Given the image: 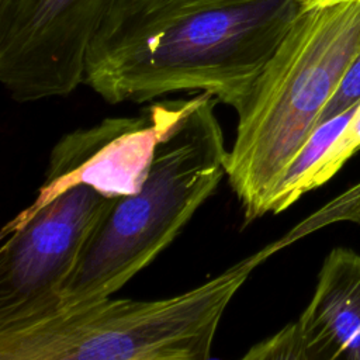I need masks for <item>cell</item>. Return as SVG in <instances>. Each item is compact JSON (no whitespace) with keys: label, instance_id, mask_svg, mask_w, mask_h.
I'll use <instances>...</instances> for the list:
<instances>
[{"label":"cell","instance_id":"1","mask_svg":"<svg viewBox=\"0 0 360 360\" xmlns=\"http://www.w3.org/2000/svg\"><path fill=\"white\" fill-rule=\"evenodd\" d=\"M301 10L298 0H118L83 83L108 104L193 91L238 114Z\"/></svg>","mask_w":360,"mask_h":360},{"label":"cell","instance_id":"2","mask_svg":"<svg viewBox=\"0 0 360 360\" xmlns=\"http://www.w3.org/2000/svg\"><path fill=\"white\" fill-rule=\"evenodd\" d=\"M166 101L142 187L114 201L52 309L122 288L176 239L226 176L229 149L215 114L219 101L210 93Z\"/></svg>","mask_w":360,"mask_h":360},{"label":"cell","instance_id":"3","mask_svg":"<svg viewBox=\"0 0 360 360\" xmlns=\"http://www.w3.org/2000/svg\"><path fill=\"white\" fill-rule=\"evenodd\" d=\"M360 51V0L302 8L238 112L226 179L245 222L267 214L285 169Z\"/></svg>","mask_w":360,"mask_h":360},{"label":"cell","instance_id":"4","mask_svg":"<svg viewBox=\"0 0 360 360\" xmlns=\"http://www.w3.org/2000/svg\"><path fill=\"white\" fill-rule=\"evenodd\" d=\"M281 239L211 280L160 300L103 297L0 326L1 360H202L222 315Z\"/></svg>","mask_w":360,"mask_h":360},{"label":"cell","instance_id":"5","mask_svg":"<svg viewBox=\"0 0 360 360\" xmlns=\"http://www.w3.org/2000/svg\"><path fill=\"white\" fill-rule=\"evenodd\" d=\"M117 198L90 184L20 211L0 233V326L51 311L90 236Z\"/></svg>","mask_w":360,"mask_h":360},{"label":"cell","instance_id":"6","mask_svg":"<svg viewBox=\"0 0 360 360\" xmlns=\"http://www.w3.org/2000/svg\"><path fill=\"white\" fill-rule=\"evenodd\" d=\"M118 0H0V82L18 103L65 97Z\"/></svg>","mask_w":360,"mask_h":360},{"label":"cell","instance_id":"7","mask_svg":"<svg viewBox=\"0 0 360 360\" xmlns=\"http://www.w3.org/2000/svg\"><path fill=\"white\" fill-rule=\"evenodd\" d=\"M166 107V100L152 103L139 115L110 117L65 134L49 155L37 197L22 211H34L82 183L115 198L136 193L149 170Z\"/></svg>","mask_w":360,"mask_h":360},{"label":"cell","instance_id":"8","mask_svg":"<svg viewBox=\"0 0 360 360\" xmlns=\"http://www.w3.org/2000/svg\"><path fill=\"white\" fill-rule=\"evenodd\" d=\"M249 360H360V255L335 248L295 322L243 354Z\"/></svg>","mask_w":360,"mask_h":360},{"label":"cell","instance_id":"9","mask_svg":"<svg viewBox=\"0 0 360 360\" xmlns=\"http://www.w3.org/2000/svg\"><path fill=\"white\" fill-rule=\"evenodd\" d=\"M360 149V104L349 124L340 135L332 142L322 158L292 186V188L281 200L277 214L285 211L295 204L304 194L329 181L343 165Z\"/></svg>","mask_w":360,"mask_h":360},{"label":"cell","instance_id":"10","mask_svg":"<svg viewBox=\"0 0 360 360\" xmlns=\"http://www.w3.org/2000/svg\"><path fill=\"white\" fill-rule=\"evenodd\" d=\"M338 222H352L360 228V181L346 188L300 221L294 228L283 235V239L287 246H290L298 239Z\"/></svg>","mask_w":360,"mask_h":360},{"label":"cell","instance_id":"11","mask_svg":"<svg viewBox=\"0 0 360 360\" xmlns=\"http://www.w3.org/2000/svg\"><path fill=\"white\" fill-rule=\"evenodd\" d=\"M357 104H360V51L349 65L333 96L322 110L318 125Z\"/></svg>","mask_w":360,"mask_h":360},{"label":"cell","instance_id":"12","mask_svg":"<svg viewBox=\"0 0 360 360\" xmlns=\"http://www.w3.org/2000/svg\"><path fill=\"white\" fill-rule=\"evenodd\" d=\"M302 6V8L305 7H311V6H316V4H322V3H330V1H338V0H298Z\"/></svg>","mask_w":360,"mask_h":360}]
</instances>
